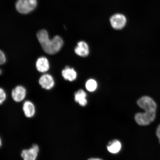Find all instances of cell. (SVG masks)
<instances>
[{
  "label": "cell",
  "instance_id": "obj_1",
  "mask_svg": "<svg viewBox=\"0 0 160 160\" xmlns=\"http://www.w3.org/2000/svg\"><path fill=\"white\" fill-rule=\"evenodd\" d=\"M137 104L144 111L136 113L135 116V121L138 124L148 125L154 121L157 116L158 104L153 98L148 95L142 96L137 100Z\"/></svg>",
  "mask_w": 160,
  "mask_h": 160
},
{
  "label": "cell",
  "instance_id": "obj_2",
  "mask_svg": "<svg viewBox=\"0 0 160 160\" xmlns=\"http://www.w3.org/2000/svg\"><path fill=\"white\" fill-rule=\"evenodd\" d=\"M37 37L43 51L49 55L58 53L63 44L62 39L58 36L50 39L48 33L45 30H41L38 32Z\"/></svg>",
  "mask_w": 160,
  "mask_h": 160
},
{
  "label": "cell",
  "instance_id": "obj_3",
  "mask_svg": "<svg viewBox=\"0 0 160 160\" xmlns=\"http://www.w3.org/2000/svg\"><path fill=\"white\" fill-rule=\"evenodd\" d=\"M37 5V0H18L16 8L19 12L25 14L34 10Z\"/></svg>",
  "mask_w": 160,
  "mask_h": 160
},
{
  "label": "cell",
  "instance_id": "obj_4",
  "mask_svg": "<svg viewBox=\"0 0 160 160\" xmlns=\"http://www.w3.org/2000/svg\"><path fill=\"white\" fill-rule=\"evenodd\" d=\"M110 21L112 27L116 30L123 29L127 23V19L125 16L119 13L112 16L110 18Z\"/></svg>",
  "mask_w": 160,
  "mask_h": 160
},
{
  "label": "cell",
  "instance_id": "obj_5",
  "mask_svg": "<svg viewBox=\"0 0 160 160\" xmlns=\"http://www.w3.org/2000/svg\"><path fill=\"white\" fill-rule=\"evenodd\" d=\"M39 151V146L34 144L29 149L23 150L21 156L23 160H36Z\"/></svg>",
  "mask_w": 160,
  "mask_h": 160
},
{
  "label": "cell",
  "instance_id": "obj_6",
  "mask_svg": "<svg viewBox=\"0 0 160 160\" xmlns=\"http://www.w3.org/2000/svg\"><path fill=\"white\" fill-rule=\"evenodd\" d=\"M39 84L43 89H51L54 86V80L52 76L49 74L42 76L39 80Z\"/></svg>",
  "mask_w": 160,
  "mask_h": 160
},
{
  "label": "cell",
  "instance_id": "obj_7",
  "mask_svg": "<svg viewBox=\"0 0 160 160\" xmlns=\"http://www.w3.org/2000/svg\"><path fill=\"white\" fill-rule=\"evenodd\" d=\"M26 95V90L21 86H17L12 92V97L14 101L17 102L22 101Z\"/></svg>",
  "mask_w": 160,
  "mask_h": 160
},
{
  "label": "cell",
  "instance_id": "obj_8",
  "mask_svg": "<svg viewBox=\"0 0 160 160\" xmlns=\"http://www.w3.org/2000/svg\"><path fill=\"white\" fill-rule=\"evenodd\" d=\"M75 52L80 57H87L89 54V46L85 42L80 41L75 48Z\"/></svg>",
  "mask_w": 160,
  "mask_h": 160
},
{
  "label": "cell",
  "instance_id": "obj_9",
  "mask_svg": "<svg viewBox=\"0 0 160 160\" xmlns=\"http://www.w3.org/2000/svg\"><path fill=\"white\" fill-rule=\"evenodd\" d=\"M36 67L38 71L44 73L48 71L50 66L48 60L45 57H41L38 59L36 62Z\"/></svg>",
  "mask_w": 160,
  "mask_h": 160
},
{
  "label": "cell",
  "instance_id": "obj_10",
  "mask_svg": "<svg viewBox=\"0 0 160 160\" xmlns=\"http://www.w3.org/2000/svg\"><path fill=\"white\" fill-rule=\"evenodd\" d=\"M62 76L66 80L69 81H74L77 78V73L75 69L69 67H66L62 71Z\"/></svg>",
  "mask_w": 160,
  "mask_h": 160
},
{
  "label": "cell",
  "instance_id": "obj_11",
  "mask_svg": "<svg viewBox=\"0 0 160 160\" xmlns=\"http://www.w3.org/2000/svg\"><path fill=\"white\" fill-rule=\"evenodd\" d=\"M23 110L26 117L31 118L33 117L35 113V108L33 104L29 101H27L24 103Z\"/></svg>",
  "mask_w": 160,
  "mask_h": 160
},
{
  "label": "cell",
  "instance_id": "obj_12",
  "mask_svg": "<svg viewBox=\"0 0 160 160\" xmlns=\"http://www.w3.org/2000/svg\"><path fill=\"white\" fill-rule=\"evenodd\" d=\"M87 93L83 90H79L75 94V100L76 102L82 107H85L87 104Z\"/></svg>",
  "mask_w": 160,
  "mask_h": 160
},
{
  "label": "cell",
  "instance_id": "obj_13",
  "mask_svg": "<svg viewBox=\"0 0 160 160\" xmlns=\"http://www.w3.org/2000/svg\"><path fill=\"white\" fill-rule=\"evenodd\" d=\"M107 148L109 152L113 154L117 153L121 149V143L118 140H114L110 142Z\"/></svg>",
  "mask_w": 160,
  "mask_h": 160
},
{
  "label": "cell",
  "instance_id": "obj_14",
  "mask_svg": "<svg viewBox=\"0 0 160 160\" xmlns=\"http://www.w3.org/2000/svg\"><path fill=\"white\" fill-rule=\"evenodd\" d=\"M97 83L94 79H90L86 83V88L88 91L91 92L95 91L97 88Z\"/></svg>",
  "mask_w": 160,
  "mask_h": 160
},
{
  "label": "cell",
  "instance_id": "obj_15",
  "mask_svg": "<svg viewBox=\"0 0 160 160\" xmlns=\"http://www.w3.org/2000/svg\"><path fill=\"white\" fill-rule=\"evenodd\" d=\"M6 61V58L5 54L0 50V65L3 64L5 63ZM2 72V70L0 69V75L1 74Z\"/></svg>",
  "mask_w": 160,
  "mask_h": 160
},
{
  "label": "cell",
  "instance_id": "obj_16",
  "mask_svg": "<svg viewBox=\"0 0 160 160\" xmlns=\"http://www.w3.org/2000/svg\"><path fill=\"white\" fill-rule=\"evenodd\" d=\"M6 98V94L4 90L0 88V105L2 104Z\"/></svg>",
  "mask_w": 160,
  "mask_h": 160
},
{
  "label": "cell",
  "instance_id": "obj_17",
  "mask_svg": "<svg viewBox=\"0 0 160 160\" xmlns=\"http://www.w3.org/2000/svg\"><path fill=\"white\" fill-rule=\"evenodd\" d=\"M156 135L158 138L160 143V124L158 126L157 131H156Z\"/></svg>",
  "mask_w": 160,
  "mask_h": 160
},
{
  "label": "cell",
  "instance_id": "obj_18",
  "mask_svg": "<svg viewBox=\"0 0 160 160\" xmlns=\"http://www.w3.org/2000/svg\"><path fill=\"white\" fill-rule=\"evenodd\" d=\"M88 160H102L101 159H98V158H91L89 159Z\"/></svg>",
  "mask_w": 160,
  "mask_h": 160
},
{
  "label": "cell",
  "instance_id": "obj_19",
  "mask_svg": "<svg viewBox=\"0 0 160 160\" xmlns=\"http://www.w3.org/2000/svg\"><path fill=\"white\" fill-rule=\"evenodd\" d=\"M2 145V140H1V137H0V148L1 147Z\"/></svg>",
  "mask_w": 160,
  "mask_h": 160
}]
</instances>
